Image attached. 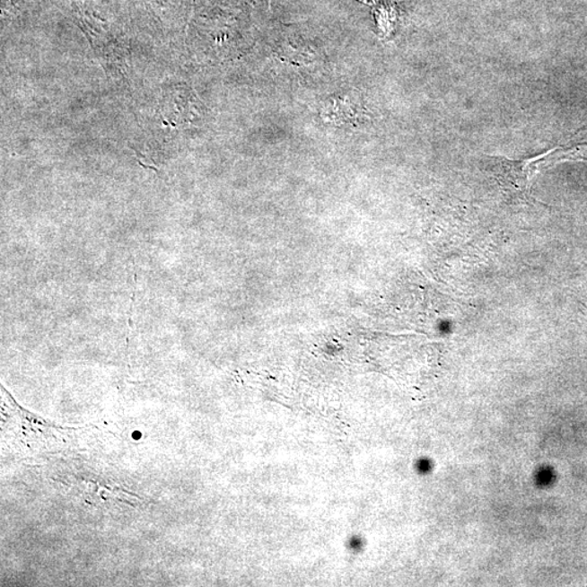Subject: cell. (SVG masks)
Returning <instances> with one entry per match:
<instances>
[{
	"label": "cell",
	"instance_id": "1",
	"mask_svg": "<svg viewBox=\"0 0 587 587\" xmlns=\"http://www.w3.org/2000/svg\"><path fill=\"white\" fill-rule=\"evenodd\" d=\"M549 153L519 162L504 157H488V169L506 192L525 197L529 195L539 164L544 162Z\"/></svg>",
	"mask_w": 587,
	"mask_h": 587
},
{
	"label": "cell",
	"instance_id": "2",
	"mask_svg": "<svg viewBox=\"0 0 587 587\" xmlns=\"http://www.w3.org/2000/svg\"><path fill=\"white\" fill-rule=\"evenodd\" d=\"M358 2L364 4H367V6H373V4H378L379 0H358Z\"/></svg>",
	"mask_w": 587,
	"mask_h": 587
}]
</instances>
